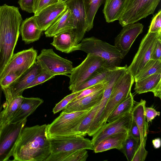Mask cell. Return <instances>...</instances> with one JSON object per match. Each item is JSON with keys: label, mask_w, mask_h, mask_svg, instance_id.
Masks as SVG:
<instances>
[{"label": "cell", "mask_w": 161, "mask_h": 161, "mask_svg": "<svg viewBox=\"0 0 161 161\" xmlns=\"http://www.w3.org/2000/svg\"><path fill=\"white\" fill-rule=\"evenodd\" d=\"M47 125L25 127L14 148L15 161H46L51 154Z\"/></svg>", "instance_id": "obj_1"}, {"label": "cell", "mask_w": 161, "mask_h": 161, "mask_svg": "<svg viewBox=\"0 0 161 161\" xmlns=\"http://www.w3.org/2000/svg\"><path fill=\"white\" fill-rule=\"evenodd\" d=\"M22 21L17 7L6 4L0 6V77L14 54Z\"/></svg>", "instance_id": "obj_2"}, {"label": "cell", "mask_w": 161, "mask_h": 161, "mask_svg": "<svg viewBox=\"0 0 161 161\" xmlns=\"http://www.w3.org/2000/svg\"><path fill=\"white\" fill-rule=\"evenodd\" d=\"M48 138L51 154L46 161H64L66 158L77 151L94 149L91 140L81 136L74 135Z\"/></svg>", "instance_id": "obj_3"}, {"label": "cell", "mask_w": 161, "mask_h": 161, "mask_svg": "<svg viewBox=\"0 0 161 161\" xmlns=\"http://www.w3.org/2000/svg\"><path fill=\"white\" fill-rule=\"evenodd\" d=\"M77 50L102 58L111 68L119 66L123 59L115 47L94 36L83 38L78 44Z\"/></svg>", "instance_id": "obj_4"}, {"label": "cell", "mask_w": 161, "mask_h": 161, "mask_svg": "<svg viewBox=\"0 0 161 161\" xmlns=\"http://www.w3.org/2000/svg\"><path fill=\"white\" fill-rule=\"evenodd\" d=\"M91 109L70 113L62 111L51 124L47 125L48 137L77 135L81 122Z\"/></svg>", "instance_id": "obj_5"}, {"label": "cell", "mask_w": 161, "mask_h": 161, "mask_svg": "<svg viewBox=\"0 0 161 161\" xmlns=\"http://www.w3.org/2000/svg\"><path fill=\"white\" fill-rule=\"evenodd\" d=\"M160 0H125L118 19L123 27L153 14Z\"/></svg>", "instance_id": "obj_6"}, {"label": "cell", "mask_w": 161, "mask_h": 161, "mask_svg": "<svg viewBox=\"0 0 161 161\" xmlns=\"http://www.w3.org/2000/svg\"><path fill=\"white\" fill-rule=\"evenodd\" d=\"M134 77L127 69L114 84L99 123V129L106 124V120L116 107L131 92Z\"/></svg>", "instance_id": "obj_7"}, {"label": "cell", "mask_w": 161, "mask_h": 161, "mask_svg": "<svg viewBox=\"0 0 161 161\" xmlns=\"http://www.w3.org/2000/svg\"><path fill=\"white\" fill-rule=\"evenodd\" d=\"M104 67H110L106 60L97 56L87 54L84 61L74 68L71 73L68 75L70 79L69 90L72 92L96 71Z\"/></svg>", "instance_id": "obj_8"}, {"label": "cell", "mask_w": 161, "mask_h": 161, "mask_svg": "<svg viewBox=\"0 0 161 161\" xmlns=\"http://www.w3.org/2000/svg\"><path fill=\"white\" fill-rule=\"evenodd\" d=\"M36 61L42 69L52 75H68L72 72L73 63L55 53L52 48L43 49L36 58Z\"/></svg>", "instance_id": "obj_9"}, {"label": "cell", "mask_w": 161, "mask_h": 161, "mask_svg": "<svg viewBox=\"0 0 161 161\" xmlns=\"http://www.w3.org/2000/svg\"><path fill=\"white\" fill-rule=\"evenodd\" d=\"M27 120L26 119L16 123H8L0 128V161H8L12 156Z\"/></svg>", "instance_id": "obj_10"}, {"label": "cell", "mask_w": 161, "mask_h": 161, "mask_svg": "<svg viewBox=\"0 0 161 161\" xmlns=\"http://www.w3.org/2000/svg\"><path fill=\"white\" fill-rule=\"evenodd\" d=\"M160 37H161V31L155 32L148 31L142 39L137 53L127 67L134 77L151 59L155 44Z\"/></svg>", "instance_id": "obj_11"}, {"label": "cell", "mask_w": 161, "mask_h": 161, "mask_svg": "<svg viewBox=\"0 0 161 161\" xmlns=\"http://www.w3.org/2000/svg\"><path fill=\"white\" fill-rule=\"evenodd\" d=\"M127 70V67H115L108 74L103 81L104 87L103 94L97 112L89 129L87 135L92 136L99 129V123L113 87L120 76Z\"/></svg>", "instance_id": "obj_12"}, {"label": "cell", "mask_w": 161, "mask_h": 161, "mask_svg": "<svg viewBox=\"0 0 161 161\" xmlns=\"http://www.w3.org/2000/svg\"><path fill=\"white\" fill-rule=\"evenodd\" d=\"M37 56V52L33 47L14 54L0 77V81L11 72L20 76L36 63Z\"/></svg>", "instance_id": "obj_13"}, {"label": "cell", "mask_w": 161, "mask_h": 161, "mask_svg": "<svg viewBox=\"0 0 161 161\" xmlns=\"http://www.w3.org/2000/svg\"><path fill=\"white\" fill-rule=\"evenodd\" d=\"M131 117V112L128 113L102 126L92 136L91 141L94 148L102 140L109 136L128 131Z\"/></svg>", "instance_id": "obj_14"}, {"label": "cell", "mask_w": 161, "mask_h": 161, "mask_svg": "<svg viewBox=\"0 0 161 161\" xmlns=\"http://www.w3.org/2000/svg\"><path fill=\"white\" fill-rule=\"evenodd\" d=\"M143 25L140 23L129 24L123 27L115 38L114 45L123 58L128 53L137 37L143 31Z\"/></svg>", "instance_id": "obj_15"}, {"label": "cell", "mask_w": 161, "mask_h": 161, "mask_svg": "<svg viewBox=\"0 0 161 161\" xmlns=\"http://www.w3.org/2000/svg\"><path fill=\"white\" fill-rule=\"evenodd\" d=\"M70 9L73 20L74 32L77 42L78 44L82 40L87 32L86 17L83 0H68L65 2Z\"/></svg>", "instance_id": "obj_16"}, {"label": "cell", "mask_w": 161, "mask_h": 161, "mask_svg": "<svg viewBox=\"0 0 161 161\" xmlns=\"http://www.w3.org/2000/svg\"><path fill=\"white\" fill-rule=\"evenodd\" d=\"M65 2L59 1L43 9L34 15L36 23L40 30L46 31L65 10Z\"/></svg>", "instance_id": "obj_17"}, {"label": "cell", "mask_w": 161, "mask_h": 161, "mask_svg": "<svg viewBox=\"0 0 161 161\" xmlns=\"http://www.w3.org/2000/svg\"><path fill=\"white\" fill-rule=\"evenodd\" d=\"M2 89L6 101L3 105V109L0 116V128L9 123L20 106L24 98L22 94L13 95L8 87Z\"/></svg>", "instance_id": "obj_18"}, {"label": "cell", "mask_w": 161, "mask_h": 161, "mask_svg": "<svg viewBox=\"0 0 161 161\" xmlns=\"http://www.w3.org/2000/svg\"><path fill=\"white\" fill-rule=\"evenodd\" d=\"M42 69L36 61L15 81L7 87L13 95L22 94L24 91L42 71Z\"/></svg>", "instance_id": "obj_19"}, {"label": "cell", "mask_w": 161, "mask_h": 161, "mask_svg": "<svg viewBox=\"0 0 161 161\" xmlns=\"http://www.w3.org/2000/svg\"><path fill=\"white\" fill-rule=\"evenodd\" d=\"M104 87L89 95L72 101L67 105L62 111L70 113L86 111L92 108L101 101L103 94Z\"/></svg>", "instance_id": "obj_20"}, {"label": "cell", "mask_w": 161, "mask_h": 161, "mask_svg": "<svg viewBox=\"0 0 161 161\" xmlns=\"http://www.w3.org/2000/svg\"><path fill=\"white\" fill-rule=\"evenodd\" d=\"M74 29L71 12L67 7L65 10L45 31V34L46 37H51L61 33Z\"/></svg>", "instance_id": "obj_21"}, {"label": "cell", "mask_w": 161, "mask_h": 161, "mask_svg": "<svg viewBox=\"0 0 161 161\" xmlns=\"http://www.w3.org/2000/svg\"><path fill=\"white\" fill-rule=\"evenodd\" d=\"M146 101L141 99L134 105L131 111L132 117L137 125L140 135V144L143 143L146 146L148 131V123L145 115Z\"/></svg>", "instance_id": "obj_22"}, {"label": "cell", "mask_w": 161, "mask_h": 161, "mask_svg": "<svg viewBox=\"0 0 161 161\" xmlns=\"http://www.w3.org/2000/svg\"><path fill=\"white\" fill-rule=\"evenodd\" d=\"M78 44L72 30L53 36V41L51 43L56 49L67 53L78 50Z\"/></svg>", "instance_id": "obj_23"}, {"label": "cell", "mask_w": 161, "mask_h": 161, "mask_svg": "<svg viewBox=\"0 0 161 161\" xmlns=\"http://www.w3.org/2000/svg\"><path fill=\"white\" fill-rule=\"evenodd\" d=\"M43 102L42 99L38 97H24L20 106L8 123H16L26 119Z\"/></svg>", "instance_id": "obj_24"}, {"label": "cell", "mask_w": 161, "mask_h": 161, "mask_svg": "<svg viewBox=\"0 0 161 161\" xmlns=\"http://www.w3.org/2000/svg\"><path fill=\"white\" fill-rule=\"evenodd\" d=\"M42 31L39 28L34 15L22 21L20 27L22 40L26 44L38 40Z\"/></svg>", "instance_id": "obj_25"}, {"label": "cell", "mask_w": 161, "mask_h": 161, "mask_svg": "<svg viewBox=\"0 0 161 161\" xmlns=\"http://www.w3.org/2000/svg\"><path fill=\"white\" fill-rule=\"evenodd\" d=\"M128 133L129 131L116 134L106 138L94 148V152L100 153L113 149L121 150Z\"/></svg>", "instance_id": "obj_26"}, {"label": "cell", "mask_w": 161, "mask_h": 161, "mask_svg": "<svg viewBox=\"0 0 161 161\" xmlns=\"http://www.w3.org/2000/svg\"><path fill=\"white\" fill-rule=\"evenodd\" d=\"M125 0H105L103 9L106 22L118 20Z\"/></svg>", "instance_id": "obj_27"}, {"label": "cell", "mask_w": 161, "mask_h": 161, "mask_svg": "<svg viewBox=\"0 0 161 161\" xmlns=\"http://www.w3.org/2000/svg\"><path fill=\"white\" fill-rule=\"evenodd\" d=\"M114 68L104 67L99 69L84 82L75 88L72 92L81 91L89 87L103 82L109 73Z\"/></svg>", "instance_id": "obj_28"}, {"label": "cell", "mask_w": 161, "mask_h": 161, "mask_svg": "<svg viewBox=\"0 0 161 161\" xmlns=\"http://www.w3.org/2000/svg\"><path fill=\"white\" fill-rule=\"evenodd\" d=\"M135 104L133 96L130 92L128 97L120 103L109 115L106 120V123L114 121L126 114L131 113Z\"/></svg>", "instance_id": "obj_29"}, {"label": "cell", "mask_w": 161, "mask_h": 161, "mask_svg": "<svg viewBox=\"0 0 161 161\" xmlns=\"http://www.w3.org/2000/svg\"><path fill=\"white\" fill-rule=\"evenodd\" d=\"M161 81V73L152 75L135 82L134 90L139 94L152 92L154 88Z\"/></svg>", "instance_id": "obj_30"}, {"label": "cell", "mask_w": 161, "mask_h": 161, "mask_svg": "<svg viewBox=\"0 0 161 161\" xmlns=\"http://www.w3.org/2000/svg\"><path fill=\"white\" fill-rule=\"evenodd\" d=\"M86 17L87 32L93 26L94 19L103 0H83Z\"/></svg>", "instance_id": "obj_31"}, {"label": "cell", "mask_w": 161, "mask_h": 161, "mask_svg": "<svg viewBox=\"0 0 161 161\" xmlns=\"http://www.w3.org/2000/svg\"><path fill=\"white\" fill-rule=\"evenodd\" d=\"M161 73V60L150 59L134 77L136 82L152 75Z\"/></svg>", "instance_id": "obj_32"}, {"label": "cell", "mask_w": 161, "mask_h": 161, "mask_svg": "<svg viewBox=\"0 0 161 161\" xmlns=\"http://www.w3.org/2000/svg\"><path fill=\"white\" fill-rule=\"evenodd\" d=\"M100 103L92 108L82 120L78 128L77 135L84 136L87 135L90 125L97 112Z\"/></svg>", "instance_id": "obj_33"}, {"label": "cell", "mask_w": 161, "mask_h": 161, "mask_svg": "<svg viewBox=\"0 0 161 161\" xmlns=\"http://www.w3.org/2000/svg\"><path fill=\"white\" fill-rule=\"evenodd\" d=\"M139 144L140 142L133 138L129 132L121 149L128 161H131Z\"/></svg>", "instance_id": "obj_34"}, {"label": "cell", "mask_w": 161, "mask_h": 161, "mask_svg": "<svg viewBox=\"0 0 161 161\" xmlns=\"http://www.w3.org/2000/svg\"><path fill=\"white\" fill-rule=\"evenodd\" d=\"M81 91L72 92L70 94L65 97L60 102L56 104L53 110V113L55 114L63 110L69 103L72 102L80 94Z\"/></svg>", "instance_id": "obj_35"}, {"label": "cell", "mask_w": 161, "mask_h": 161, "mask_svg": "<svg viewBox=\"0 0 161 161\" xmlns=\"http://www.w3.org/2000/svg\"><path fill=\"white\" fill-rule=\"evenodd\" d=\"M59 0H34V15L37 14L43 9L59 2Z\"/></svg>", "instance_id": "obj_36"}, {"label": "cell", "mask_w": 161, "mask_h": 161, "mask_svg": "<svg viewBox=\"0 0 161 161\" xmlns=\"http://www.w3.org/2000/svg\"><path fill=\"white\" fill-rule=\"evenodd\" d=\"M88 156L86 149L77 151L67 157L64 161H85Z\"/></svg>", "instance_id": "obj_37"}, {"label": "cell", "mask_w": 161, "mask_h": 161, "mask_svg": "<svg viewBox=\"0 0 161 161\" xmlns=\"http://www.w3.org/2000/svg\"><path fill=\"white\" fill-rule=\"evenodd\" d=\"M161 31V10H159L152 18L148 32H155Z\"/></svg>", "instance_id": "obj_38"}, {"label": "cell", "mask_w": 161, "mask_h": 161, "mask_svg": "<svg viewBox=\"0 0 161 161\" xmlns=\"http://www.w3.org/2000/svg\"><path fill=\"white\" fill-rule=\"evenodd\" d=\"M104 87L103 82L89 87L81 91L80 94L72 101L79 99L89 95L96 92L102 89Z\"/></svg>", "instance_id": "obj_39"}, {"label": "cell", "mask_w": 161, "mask_h": 161, "mask_svg": "<svg viewBox=\"0 0 161 161\" xmlns=\"http://www.w3.org/2000/svg\"><path fill=\"white\" fill-rule=\"evenodd\" d=\"M54 77V76L52 75L42 69V72L27 87V89L42 84Z\"/></svg>", "instance_id": "obj_40"}, {"label": "cell", "mask_w": 161, "mask_h": 161, "mask_svg": "<svg viewBox=\"0 0 161 161\" xmlns=\"http://www.w3.org/2000/svg\"><path fill=\"white\" fill-rule=\"evenodd\" d=\"M145 146L143 143L139 144L131 161H144L145 160L148 153L145 149Z\"/></svg>", "instance_id": "obj_41"}, {"label": "cell", "mask_w": 161, "mask_h": 161, "mask_svg": "<svg viewBox=\"0 0 161 161\" xmlns=\"http://www.w3.org/2000/svg\"><path fill=\"white\" fill-rule=\"evenodd\" d=\"M19 77L16 72H10L0 80V85L2 88L8 87Z\"/></svg>", "instance_id": "obj_42"}, {"label": "cell", "mask_w": 161, "mask_h": 161, "mask_svg": "<svg viewBox=\"0 0 161 161\" xmlns=\"http://www.w3.org/2000/svg\"><path fill=\"white\" fill-rule=\"evenodd\" d=\"M151 59L161 60V37L158 38L155 44Z\"/></svg>", "instance_id": "obj_43"}, {"label": "cell", "mask_w": 161, "mask_h": 161, "mask_svg": "<svg viewBox=\"0 0 161 161\" xmlns=\"http://www.w3.org/2000/svg\"><path fill=\"white\" fill-rule=\"evenodd\" d=\"M129 132L130 135L133 138L137 141H139L140 142V135L139 130L137 125L133 119L132 116L129 130Z\"/></svg>", "instance_id": "obj_44"}, {"label": "cell", "mask_w": 161, "mask_h": 161, "mask_svg": "<svg viewBox=\"0 0 161 161\" xmlns=\"http://www.w3.org/2000/svg\"><path fill=\"white\" fill-rule=\"evenodd\" d=\"M18 3L22 10L33 13L34 0H19Z\"/></svg>", "instance_id": "obj_45"}, {"label": "cell", "mask_w": 161, "mask_h": 161, "mask_svg": "<svg viewBox=\"0 0 161 161\" xmlns=\"http://www.w3.org/2000/svg\"><path fill=\"white\" fill-rule=\"evenodd\" d=\"M145 112L146 121L148 124L157 116H159L160 115V112L157 111L151 107H146Z\"/></svg>", "instance_id": "obj_46"}, {"label": "cell", "mask_w": 161, "mask_h": 161, "mask_svg": "<svg viewBox=\"0 0 161 161\" xmlns=\"http://www.w3.org/2000/svg\"><path fill=\"white\" fill-rule=\"evenodd\" d=\"M161 81H160L152 91L155 97L161 98Z\"/></svg>", "instance_id": "obj_47"}, {"label": "cell", "mask_w": 161, "mask_h": 161, "mask_svg": "<svg viewBox=\"0 0 161 161\" xmlns=\"http://www.w3.org/2000/svg\"><path fill=\"white\" fill-rule=\"evenodd\" d=\"M154 148L155 149L159 148L161 146V140L159 138H157L153 139L152 141Z\"/></svg>", "instance_id": "obj_48"}, {"label": "cell", "mask_w": 161, "mask_h": 161, "mask_svg": "<svg viewBox=\"0 0 161 161\" xmlns=\"http://www.w3.org/2000/svg\"><path fill=\"white\" fill-rule=\"evenodd\" d=\"M3 92V89L1 86L0 85V116L2 112V109L3 108V104H2L1 97L2 92Z\"/></svg>", "instance_id": "obj_49"}, {"label": "cell", "mask_w": 161, "mask_h": 161, "mask_svg": "<svg viewBox=\"0 0 161 161\" xmlns=\"http://www.w3.org/2000/svg\"><path fill=\"white\" fill-rule=\"evenodd\" d=\"M68 0H59V1L65 2Z\"/></svg>", "instance_id": "obj_50"}]
</instances>
